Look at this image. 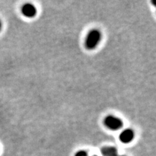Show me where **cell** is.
I'll list each match as a JSON object with an SVG mask.
<instances>
[{"label":"cell","instance_id":"cell-9","mask_svg":"<svg viewBox=\"0 0 156 156\" xmlns=\"http://www.w3.org/2000/svg\"><path fill=\"white\" fill-rule=\"evenodd\" d=\"M95 156H96V155H95Z\"/></svg>","mask_w":156,"mask_h":156},{"label":"cell","instance_id":"cell-3","mask_svg":"<svg viewBox=\"0 0 156 156\" xmlns=\"http://www.w3.org/2000/svg\"><path fill=\"white\" fill-rule=\"evenodd\" d=\"M22 13L23 15L27 18H33L37 14V9L33 4L27 3L22 7Z\"/></svg>","mask_w":156,"mask_h":156},{"label":"cell","instance_id":"cell-4","mask_svg":"<svg viewBox=\"0 0 156 156\" xmlns=\"http://www.w3.org/2000/svg\"><path fill=\"white\" fill-rule=\"evenodd\" d=\"M135 137V133L132 129L127 128L123 130L119 135V139L122 143L128 144L131 143Z\"/></svg>","mask_w":156,"mask_h":156},{"label":"cell","instance_id":"cell-8","mask_svg":"<svg viewBox=\"0 0 156 156\" xmlns=\"http://www.w3.org/2000/svg\"><path fill=\"white\" fill-rule=\"evenodd\" d=\"M118 156H124V155H118Z\"/></svg>","mask_w":156,"mask_h":156},{"label":"cell","instance_id":"cell-2","mask_svg":"<svg viewBox=\"0 0 156 156\" xmlns=\"http://www.w3.org/2000/svg\"><path fill=\"white\" fill-rule=\"evenodd\" d=\"M106 128L112 131H117L122 128L123 122L119 117L114 115L107 116L104 121Z\"/></svg>","mask_w":156,"mask_h":156},{"label":"cell","instance_id":"cell-1","mask_svg":"<svg viewBox=\"0 0 156 156\" xmlns=\"http://www.w3.org/2000/svg\"><path fill=\"white\" fill-rule=\"evenodd\" d=\"M102 35L99 29H92L87 33L85 40V47L88 50H93L100 44Z\"/></svg>","mask_w":156,"mask_h":156},{"label":"cell","instance_id":"cell-6","mask_svg":"<svg viewBox=\"0 0 156 156\" xmlns=\"http://www.w3.org/2000/svg\"><path fill=\"white\" fill-rule=\"evenodd\" d=\"M75 156H88V154L85 150H80L76 154Z\"/></svg>","mask_w":156,"mask_h":156},{"label":"cell","instance_id":"cell-5","mask_svg":"<svg viewBox=\"0 0 156 156\" xmlns=\"http://www.w3.org/2000/svg\"><path fill=\"white\" fill-rule=\"evenodd\" d=\"M101 154L103 156H118V151L113 146H105L101 149Z\"/></svg>","mask_w":156,"mask_h":156},{"label":"cell","instance_id":"cell-7","mask_svg":"<svg viewBox=\"0 0 156 156\" xmlns=\"http://www.w3.org/2000/svg\"><path fill=\"white\" fill-rule=\"evenodd\" d=\"M2 27V22H1V20H0V31H1Z\"/></svg>","mask_w":156,"mask_h":156}]
</instances>
